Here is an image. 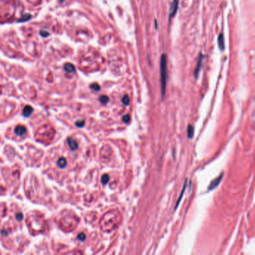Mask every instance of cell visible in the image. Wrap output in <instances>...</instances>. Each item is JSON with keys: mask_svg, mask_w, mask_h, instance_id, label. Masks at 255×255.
I'll return each mask as SVG.
<instances>
[{"mask_svg": "<svg viewBox=\"0 0 255 255\" xmlns=\"http://www.w3.org/2000/svg\"><path fill=\"white\" fill-rule=\"evenodd\" d=\"M167 78H168L167 56L165 54H162L160 59V84H161V92L162 97H164L165 91H166Z\"/></svg>", "mask_w": 255, "mask_h": 255, "instance_id": "obj_1", "label": "cell"}, {"mask_svg": "<svg viewBox=\"0 0 255 255\" xmlns=\"http://www.w3.org/2000/svg\"><path fill=\"white\" fill-rule=\"evenodd\" d=\"M178 5H179V0H173L172 1L170 6V11H169V19H171L175 16L177 9H178Z\"/></svg>", "mask_w": 255, "mask_h": 255, "instance_id": "obj_2", "label": "cell"}, {"mask_svg": "<svg viewBox=\"0 0 255 255\" xmlns=\"http://www.w3.org/2000/svg\"><path fill=\"white\" fill-rule=\"evenodd\" d=\"M26 128L24 126H22V125H19V126H16L15 129H14V133L18 136H23V135L26 134Z\"/></svg>", "mask_w": 255, "mask_h": 255, "instance_id": "obj_3", "label": "cell"}, {"mask_svg": "<svg viewBox=\"0 0 255 255\" xmlns=\"http://www.w3.org/2000/svg\"><path fill=\"white\" fill-rule=\"evenodd\" d=\"M222 177H223V174H222L220 176H218V177H216V178L214 180L212 181V182H211V183H210V185H209V188H208V189H209V190H213V189L216 188V186H217L218 184H219L220 182L222 181Z\"/></svg>", "mask_w": 255, "mask_h": 255, "instance_id": "obj_4", "label": "cell"}, {"mask_svg": "<svg viewBox=\"0 0 255 255\" xmlns=\"http://www.w3.org/2000/svg\"><path fill=\"white\" fill-rule=\"evenodd\" d=\"M67 144H68V145H69L70 148L72 150V151H76L78 149V143L76 142V140H74L73 138H67Z\"/></svg>", "mask_w": 255, "mask_h": 255, "instance_id": "obj_5", "label": "cell"}, {"mask_svg": "<svg viewBox=\"0 0 255 255\" xmlns=\"http://www.w3.org/2000/svg\"><path fill=\"white\" fill-rule=\"evenodd\" d=\"M33 112V108L31 106H26L23 109V115L25 117H28Z\"/></svg>", "mask_w": 255, "mask_h": 255, "instance_id": "obj_6", "label": "cell"}, {"mask_svg": "<svg viewBox=\"0 0 255 255\" xmlns=\"http://www.w3.org/2000/svg\"><path fill=\"white\" fill-rule=\"evenodd\" d=\"M64 70L68 73H73L75 72V67L70 63H66L64 66Z\"/></svg>", "mask_w": 255, "mask_h": 255, "instance_id": "obj_7", "label": "cell"}, {"mask_svg": "<svg viewBox=\"0 0 255 255\" xmlns=\"http://www.w3.org/2000/svg\"><path fill=\"white\" fill-rule=\"evenodd\" d=\"M202 62H203V56H202V55H200L198 62V64H197L196 68H195V75L196 78H198V76L199 72H200V68H201Z\"/></svg>", "mask_w": 255, "mask_h": 255, "instance_id": "obj_8", "label": "cell"}, {"mask_svg": "<svg viewBox=\"0 0 255 255\" xmlns=\"http://www.w3.org/2000/svg\"><path fill=\"white\" fill-rule=\"evenodd\" d=\"M218 47L221 50H223L225 49V39H224L223 35L222 34H220L219 36H218Z\"/></svg>", "mask_w": 255, "mask_h": 255, "instance_id": "obj_9", "label": "cell"}, {"mask_svg": "<svg viewBox=\"0 0 255 255\" xmlns=\"http://www.w3.org/2000/svg\"><path fill=\"white\" fill-rule=\"evenodd\" d=\"M57 164H58L59 167H60L61 168H64L66 167V165H67V160H66L65 158L62 157L58 160Z\"/></svg>", "mask_w": 255, "mask_h": 255, "instance_id": "obj_10", "label": "cell"}, {"mask_svg": "<svg viewBox=\"0 0 255 255\" xmlns=\"http://www.w3.org/2000/svg\"><path fill=\"white\" fill-rule=\"evenodd\" d=\"M31 18H32V15L30 14H25L20 18V20H18V22L19 23H23V22L28 21L29 20H31Z\"/></svg>", "mask_w": 255, "mask_h": 255, "instance_id": "obj_11", "label": "cell"}, {"mask_svg": "<svg viewBox=\"0 0 255 255\" xmlns=\"http://www.w3.org/2000/svg\"><path fill=\"white\" fill-rule=\"evenodd\" d=\"M194 127L193 126H191V125H189L188 127H187V135H188V138H192L194 135Z\"/></svg>", "mask_w": 255, "mask_h": 255, "instance_id": "obj_12", "label": "cell"}, {"mask_svg": "<svg viewBox=\"0 0 255 255\" xmlns=\"http://www.w3.org/2000/svg\"><path fill=\"white\" fill-rule=\"evenodd\" d=\"M108 100H109V99H108V97L106 95H102L99 97V101L101 103H103V104H106V103L108 102Z\"/></svg>", "mask_w": 255, "mask_h": 255, "instance_id": "obj_13", "label": "cell"}, {"mask_svg": "<svg viewBox=\"0 0 255 255\" xmlns=\"http://www.w3.org/2000/svg\"><path fill=\"white\" fill-rule=\"evenodd\" d=\"M109 181V176L108 174H103L101 178V182L103 185H106Z\"/></svg>", "mask_w": 255, "mask_h": 255, "instance_id": "obj_14", "label": "cell"}, {"mask_svg": "<svg viewBox=\"0 0 255 255\" xmlns=\"http://www.w3.org/2000/svg\"><path fill=\"white\" fill-rule=\"evenodd\" d=\"M91 88L93 89L94 91H99L100 90V86L97 83H93L91 85Z\"/></svg>", "mask_w": 255, "mask_h": 255, "instance_id": "obj_15", "label": "cell"}, {"mask_svg": "<svg viewBox=\"0 0 255 255\" xmlns=\"http://www.w3.org/2000/svg\"><path fill=\"white\" fill-rule=\"evenodd\" d=\"M122 103L126 106H128L129 103V98L128 95H124V97L122 98Z\"/></svg>", "mask_w": 255, "mask_h": 255, "instance_id": "obj_16", "label": "cell"}, {"mask_svg": "<svg viewBox=\"0 0 255 255\" xmlns=\"http://www.w3.org/2000/svg\"><path fill=\"white\" fill-rule=\"evenodd\" d=\"M75 124H76V126H78V127H83V126H85V121H84V120L77 121Z\"/></svg>", "mask_w": 255, "mask_h": 255, "instance_id": "obj_17", "label": "cell"}, {"mask_svg": "<svg viewBox=\"0 0 255 255\" xmlns=\"http://www.w3.org/2000/svg\"><path fill=\"white\" fill-rule=\"evenodd\" d=\"M122 120L124 123L128 124V123H129V121H130V116H129V115H124V116H123Z\"/></svg>", "mask_w": 255, "mask_h": 255, "instance_id": "obj_18", "label": "cell"}, {"mask_svg": "<svg viewBox=\"0 0 255 255\" xmlns=\"http://www.w3.org/2000/svg\"><path fill=\"white\" fill-rule=\"evenodd\" d=\"M185 189H186V183H185L184 186H183V189H182V192H181V194H180V196L179 199H178V200H177V205H176V207H175V209H177V206H178V204H179L180 202V200H181V198H182V195H183V192H184V191H185Z\"/></svg>", "mask_w": 255, "mask_h": 255, "instance_id": "obj_19", "label": "cell"}, {"mask_svg": "<svg viewBox=\"0 0 255 255\" xmlns=\"http://www.w3.org/2000/svg\"><path fill=\"white\" fill-rule=\"evenodd\" d=\"M77 239L81 242L84 241L85 239V234H83V233H81V234H79L78 236H77Z\"/></svg>", "mask_w": 255, "mask_h": 255, "instance_id": "obj_20", "label": "cell"}, {"mask_svg": "<svg viewBox=\"0 0 255 255\" xmlns=\"http://www.w3.org/2000/svg\"><path fill=\"white\" fill-rule=\"evenodd\" d=\"M40 35H41L42 36V37H48V36L50 35V34H49L47 32H46V31H44V30L41 31V32H40Z\"/></svg>", "mask_w": 255, "mask_h": 255, "instance_id": "obj_21", "label": "cell"}, {"mask_svg": "<svg viewBox=\"0 0 255 255\" xmlns=\"http://www.w3.org/2000/svg\"><path fill=\"white\" fill-rule=\"evenodd\" d=\"M23 216L22 213H19L16 215V218L18 220V221H21V220L23 219Z\"/></svg>", "mask_w": 255, "mask_h": 255, "instance_id": "obj_22", "label": "cell"}]
</instances>
